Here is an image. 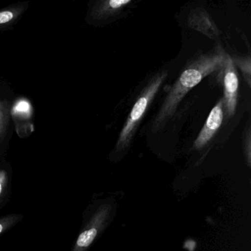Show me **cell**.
Masks as SVG:
<instances>
[{
  "mask_svg": "<svg viewBox=\"0 0 251 251\" xmlns=\"http://www.w3.org/2000/svg\"><path fill=\"white\" fill-rule=\"evenodd\" d=\"M8 183V172L5 170H0V198L5 192Z\"/></svg>",
  "mask_w": 251,
  "mask_h": 251,
  "instance_id": "cell-10",
  "label": "cell"
},
{
  "mask_svg": "<svg viewBox=\"0 0 251 251\" xmlns=\"http://www.w3.org/2000/svg\"><path fill=\"white\" fill-rule=\"evenodd\" d=\"M17 110L21 112H25L29 110V104L26 102H20L17 105Z\"/></svg>",
  "mask_w": 251,
  "mask_h": 251,
  "instance_id": "cell-12",
  "label": "cell"
},
{
  "mask_svg": "<svg viewBox=\"0 0 251 251\" xmlns=\"http://www.w3.org/2000/svg\"><path fill=\"white\" fill-rule=\"evenodd\" d=\"M233 64L237 66L242 72L248 86H251V57H233Z\"/></svg>",
  "mask_w": 251,
  "mask_h": 251,
  "instance_id": "cell-7",
  "label": "cell"
},
{
  "mask_svg": "<svg viewBox=\"0 0 251 251\" xmlns=\"http://www.w3.org/2000/svg\"><path fill=\"white\" fill-rule=\"evenodd\" d=\"M8 120V106L5 102L0 100V141L5 135Z\"/></svg>",
  "mask_w": 251,
  "mask_h": 251,
  "instance_id": "cell-8",
  "label": "cell"
},
{
  "mask_svg": "<svg viewBox=\"0 0 251 251\" xmlns=\"http://www.w3.org/2000/svg\"><path fill=\"white\" fill-rule=\"evenodd\" d=\"M185 245H185V248H187L189 251H193L194 249H195V242H193V241H188Z\"/></svg>",
  "mask_w": 251,
  "mask_h": 251,
  "instance_id": "cell-13",
  "label": "cell"
},
{
  "mask_svg": "<svg viewBox=\"0 0 251 251\" xmlns=\"http://www.w3.org/2000/svg\"><path fill=\"white\" fill-rule=\"evenodd\" d=\"M131 0H106L98 2L93 10V16L97 20H107L116 17L123 11Z\"/></svg>",
  "mask_w": 251,
  "mask_h": 251,
  "instance_id": "cell-6",
  "label": "cell"
},
{
  "mask_svg": "<svg viewBox=\"0 0 251 251\" xmlns=\"http://www.w3.org/2000/svg\"><path fill=\"white\" fill-rule=\"evenodd\" d=\"M227 52L222 48L198 55L183 69L178 78L173 85L153 123L152 131L158 132L164 128L169 120L176 112L179 104L189 91L199 84L204 78L217 73L224 64Z\"/></svg>",
  "mask_w": 251,
  "mask_h": 251,
  "instance_id": "cell-1",
  "label": "cell"
},
{
  "mask_svg": "<svg viewBox=\"0 0 251 251\" xmlns=\"http://www.w3.org/2000/svg\"><path fill=\"white\" fill-rule=\"evenodd\" d=\"M14 18V14L11 11H4L0 12V25L6 24Z\"/></svg>",
  "mask_w": 251,
  "mask_h": 251,
  "instance_id": "cell-11",
  "label": "cell"
},
{
  "mask_svg": "<svg viewBox=\"0 0 251 251\" xmlns=\"http://www.w3.org/2000/svg\"><path fill=\"white\" fill-rule=\"evenodd\" d=\"M225 105L223 98L217 102L208 114V118L201 129L194 144L196 149H201L215 136L223 124L224 119Z\"/></svg>",
  "mask_w": 251,
  "mask_h": 251,
  "instance_id": "cell-4",
  "label": "cell"
},
{
  "mask_svg": "<svg viewBox=\"0 0 251 251\" xmlns=\"http://www.w3.org/2000/svg\"><path fill=\"white\" fill-rule=\"evenodd\" d=\"M21 217L20 214H10L0 219V235L13 227Z\"/></svg>",
  "mask_w": 251,
  "mask_h": 251,
  "instance_id": "cell-9",
  "label": "cell"
},
{
  "mask_svg": "<svg viewBox=\"0 0 251 251\" xmlns=\"http://www.w3.org/2000/svg\"><path fill=\"white\" fill-rule=\"evenodd\" d=\"M217 73H219L218 77L223 88L225 111L230 118L234 116L237 106L239 77L236 66L228 53H226L224 64Z\"/></svg>",
  "mask_w": 251,
  "mask_h": 251,
  "instance_id": "cell-3",
  "label": "cell"
},
{
  "mask_svg": "<svg viewBox=\"0 0 251 251\" xmlns=\"http://www.w3.org/2000/svg\"><path fill=\"white\" fill-rule=\"evenodd\" d=\"M189 27L203 34L211 39H216L220 36V31L216 23L206 10L202 7H198L192 10L187 19Z\"/></svg>",
  "mask_w": 251,
  "mask_h": 251,
  "instance_id": "cell-5",
  "label": "cell"
},
{
  "mask_svg": "<svg viewBox=\"0 0 251 251\" xmlns=\"http://www.w3.org/2000/svg\"><path fill=\"white\" fill-rule=\"evenodd\" d=\"M167 75V71H161L155 74L139 94L119 135L116 146L117 149L122 151L129 146L148 108L164 84Z\"/></svg>",
  "mask_w": 251,
  "mask_h": 251,
  "instance_id": "cell-2",
  "label": "cell"
}]
</instances>
